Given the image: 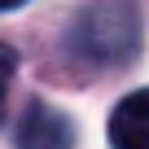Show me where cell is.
<instances>
[{
	"label": "cell",
	"instance_id": "cell-1",
	"mask_svg": "<svg viewBox=\"0 0 149 149\" xmlns=\"http://www.w3.org/2000/svg\"><path fill=\"white\" fill-rule=\"evenodd\" d=\"M79 31H97V44H88V53L97 57H127L136 48V18L127 5H97L79 22Z\"/></svg>",
	"mask_w": 149,
	"mask_h": 149
},
{
	"label": "cell",
	"instance_id": "cell-2",
	"mask_svg": "<svg viewBox=\"0 0 149 149\" xmlns=\"http://www.w3.org/2000/svg\"><path fill=\"white\" fill-rule=\"evenodd\" d=\"M110 149H149V88H136L114 105Z\"/></svg>",
	"mask_w": 149,
	"mask_h": 149
},
{
	"label": "cell",
	"instance_id": "cell-3",
	"mask_svg": "<svg viewBox=\"0 0 149 149\" xmlns=\"http://www.w3.org/2000/svg\"><path fill=\"white\" fill-rule=\"evenodd\" d=\"M18 140H22V149H66L70 145V123L48 105H31L26 118H22Z\"/></svg>",
	"mask_w": 149,
	"mask_h": 149
},
{
	"label": "cell",
	"instance_id": "cell-4",
	"mask_svg": "<svg viewBox=\"0 0 149 149\" xmlns=\"http://www.w3.org/2000/svg\"><path fill=\"white\" fill-rule=\"evenodd\" d=\"M13 48L0 44V118H5V97H9V79H13Z\"/></svg>",
	"mask_w": 149,
	"mask_h": 149
},
{
	"label": "cell",
	"instance_id": "cell-5",
	"mask_svg": "<svg viewBox=\"0 0 149 149\" xmlns=\"http://www.w3.org/2000/svg\"><path fill=\"white\" fill-rule=\"evenodd\" d=\"M13 5H22V0H0V9H13Z\"/></svg>",
	"mask_w": 149,
	"mask_h": 149
}]
</instances>
